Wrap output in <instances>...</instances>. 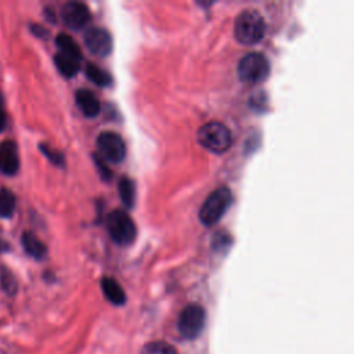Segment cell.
I'll use <instances>...</instances> for the list:
<instances>
[{
  "mask_svg": "<svg viewBox=\"0 0 354 354\" xmlns=\"http://www.w3.org/2000/svg\"><path fill=\"white\" fill-rule=\"evenodd\" d=\"M266 32V24L261 14L256 10H245L238 15L234 25V33L239 43L252 46L259 43Z\"/></svg>",
  "mask_w": 354,
  "mask_h": 354,
  "instance_id": "obj_1",
  "label": "cell"
},
{
  "mask_svg": "<svg viewBox=\"0 0 354 354\" xmlns=\"http://www.w3.org/2000/svg\"><path fill=\"white\" fill-rule=\"evenodd\" d=\"M232 202V194L227 187L214 189L199 209V220L203 225L212 227L225 214Z\"/></svg>",
  "mask_w": 354,
  "mask_h": 354,
  "instance_id": "obj_2",
  "label": "cell"
},
{
  "mask_svg": "<svg viewBox=\"0 0 354 354\" xmlns=\"http://www.w3.org/2000/svg\"><path fill=\"white\" fill-rule=\"evenodd\" d=\"M199 144L210 152L223 153L232 144V134L230 129L220 122H209L198 130Z\"/></svg>",
  "mask_w": 354,
  "mask_h": 354,
  "instance_id": "obj_3",
  "label": "cell"
},
{
  "mask_svg": "<svg viewBox=\"0 0 354 354\" xmlns=\"http://www.w3.org/2000/svg\"><path fill=\"white\" fill-rule=\"evenodd\" d=\"M106 230L111 239L122 246L130 245L137 235L133 218L124 210H112L106 217Z\"/></svg>",
  "mask_w": 354,
  "mask_h": 354,
  "instance_id": "obj_4",
  "label": "cell"
},
{
  "mask_svg": "<svg viewBox=\"0 0 354 354\" xmlns=\"http://www.w3.org/2000/svg\"><path fill=\"white\" fill-rule=\"evenodd\" d=\"M270 73V62L261 53H249L238 64V76L246 83H260Z\"/></svg>",
  "mask_w": 354,
  "mask_h": 354,
  "instance_id": "obj_5",
  "label": "cell"
},
{
  "mask_svg": "<svg viewBox=\"0 0 354 354\" xmlns=\"http://www.w3.org/2000/svg\"><path fill=\"white\" fill-rule=\"evenodd\" d=\"M206 314L202 306L188 304L178 317V330L187 339H195L203 329Z\"/></svg>",
  "mask_w": 354,
  "mask_h": 354,
  "instance_id": "obj_6",
  "label": "cell"
},
{
  "mask_svg": "<svg viewBox=\"0 0 354 354\" xmlns=\"http://www.w3.org/2000/svg\"><path fill=\"white\" fill-rule=\"evenodd\" d=\"M97 148L104 160L119 163L126 156V144L115 131H102L97 137Z\"/></svg>",
  "mask_w": 354,
  "mask_h": 354,
  "instance_id": "obj_7",
  "label": "cell"
},
{
  "mask_svg": "<svg viewBox=\"0 0 354 354\" xmlns=\"http://www.w3.org/2000/svg\"><path fill=\"white\" fill-rule=\"evenodd\" d=\"M84 46L91 54L98 57H106L113 48V40L106 29L94 26L86 30Z\"/></svg>",
  "mask_w": 354,
  "mask_h": 354,
  "instance_id": "obj_8",
  "label": "cell"
},
{
  "mask_svg": "<svg viewBox=\"0 0 354 354\" xmlns=\"http://www.w3.org/2000/svg\"><path fill=\"white\" fill-rule=\"evenodd\" d=\"M61 18L66 28H69L72 30H79L87 25V22L91 18V14L86 4L77 3V1H71L62 7Z\"/></svg>",
  "mask_w": 354,
  "mask_h": 354,
  "instance_id": "obj_9",
  "label": "cell"
},
{
  "mask_svg": "<svg viewBox=\"0 0 354 354\" xmlns=\"http://www.w3.org/2000/svg\"><path fill=\"white\" fill-rule=\"evenodd\" d=\"M19 170L18 147L12 140L0 144V171L6 176H14Z\"/></svg>",
  "mask_w": 354,
  "mask_h": 354,
  "instance_id": "obj_10",
  "label": "cell"
},
{
  "mask_svg": "<svg viewBox=\"0 0 354 354\" xmlns=\"http://www.w3.org/2000/svg\"><path fill=\"white\" fill-rule=\"evenodd\" d=\"M75 100L82 113L87 118H95L101 111V104L98 98L90 90H86V88L77 90L75 94Z\"/></svg>",
  "mask_w": 354,
  "mask_h": 354,
  "instance_id": "obj_11",
  "label": "cell"
},
{
  "mask_svg": "<svg viewBox=\"0 0 354 354\" xmlns=\"http://www.w3.org/2000/svg\"><path fill=\"white\" fill-rule=\"evenodd\" d=\"M22 248L25 253L36 260H41L47 254V246L32 232H24L22 235Z\"/></svg>",
  "mask_w": 354,
  "mask_h": 354,
  "instance_id": "obj_12",
  "label": "cell"
},
{
  "mask_svg": "<svg viewBox=\"0 0 354 354\" xmlns=\"http://www.w3.org/2000/svg\"><path fill=\"white\" fill-rule=\"evenodd\" d=\"M101 289L104 292V296L116 306H120L126 301V295L124 290L122 289V286L119 285L118 281H115L113 278L109 277H104L101 279Z\"/></svg>",
  "mask_w": 354,
  "mask_h": 354,
  "instance_id": "obj_13",
  "label": "cell"
},
{
  "mask_svg": "<svg viewBox=\"0 0 354 354\" xmlns=\"http://www.w3.org/2000/svg\"><path fill=\"white\" fill-rule=\"evenodd\" d=\"M55 43H57V47H58V53L61 54H65L68 57H72L77 61L82 62V50L79 47V44L66 33H59L55 39Z\"/></svg>",
  "mask_w": 354,
  "mask_h": 354,
  "instance_id": "obj_14",
  "label": "cell"
},
{
  "mask_svg": "<svg viewBox=\"0 0 354 354\" xmlns=\"http://www.w3.org/2000/svg\"><path fill=\"white\" fill-rule=\"evenodd\" d=\"M54 62L59 73H62L65 77H73L80 69V61L61 53L55 54Z\"/></svg>",
  "mask_w": 354,
  "mask_h": 354,
  "instance_id": "obj_15",
  "label": "cell"
},
{
  "mask_svg": "<svg viewBox=\"0 0 354 354\" xmlns=\"http://www.w3.org/2000/svg\"><path fill=\"white\" fill-rule=\"evenodd\" d=\"M84 72H86V76L88 77V80L100 87H108L112 84V76L106 71H104L102 68H100L98 65H95L93 62H87Z\"/></svg>",
  "mask_w": 354,
  "mask_h": 354,
  "instance_id": "obj_16",
  "label": "cell"
},
{
  "mask_svg": "<svg viewBox=\"0 0 354 354\" xmlns=\"http://www.w3.org/2000/svg\"><path fill=\"white\" fill-rule=\"evenodd\" d=\"M119 196L122 199V203L130 209L134 206L136 202V184L131 178L123 177L119 180Z\"/></svg>",
  "mask_w": 354,
  "mask_h": 354,
  "instance_id": "obj_17",
  "label": "cell"
},
{
  "mask_svg": "<svg viewBox=\"0 0 354 354\" xmlns=\"http://www.w3.org/2000/svg\"><path fill=\"white\" fill-rule=\"evenodd\" d=\"M15 195L7 189V188H1L0 189V218H8L14 214L15 210Z\"/></svg>",
  "mask_w": 354,
  "mask_h": 354,
  "instance_id": "obj_18",
  "label": "cell"
},
{
  "mask_svg": "<svg viewBox=\"0 0 354 354\" xmlns=\"http://www.w3.org/2000/svg\"><path fill=\"white\" fill-rule=\"evenodd\" d=\"M141 354H177V351L166 342H151L144 346Z\"/></svg>",
  "mask_w": 354,
  "mask_h": 354,
  "instance_id": "obj_19",
  "label": "cell"
},
{
  "mask_svg": "<svg viewBox=\"0 0 354 354\" xmlns=\"http://www.w3.org/2000/svg\"><path fill=\"white\" fill-rule=\"evenodd\" d=\"M40 151L43 152V155L54 165L59 166V167H64L65 165V159H64V155L59 152V151H55L54 148H51L50 145L47 144H40Z\"/></svg>",
  "mask_w": 354,
  "mask_h": 354,
  "instance_id": "obj_20",
  "label": "cell"
},
{
  "mask_svg": "<svg viewBox=\"0 0 354 354\" xmlns=\"http://www.w3.org/2000/svg\"><path fill=\"white\" fill-rule=\"evenodd\" d=\"M93 158H94V162H95V165H97V167H98V170H100L101 177H102L104 180H109V178H111V170H109V167L105 165V160H104L100 155H94Z\"/></svg>",
  "mask_w": 354,
  "mask_h": 354,
  "instance_id": "obj_21",
  "label": "cell"
},
{
  "mask_svg": "<svg viewBox=\"0 0 354 354\" xmlns=\"http://www.w3.org/2000/svg\"><path fill=\"white\" fill-rule=\"evenodd\" d=\"M30 29H32V32H33L36 36H39V37H46L47 33H48V32H47L44 28H41L40 25H32Z\"/></svg>",
  "mask_w": 354,
  "mask_h": 354,
  "instance_id": "obj_22",
  "label": "cell"
},
{
  "mask_svg": "<svg viewBox=\"0 0 354 354\" xmlns=\"http://www.w3.org/2000/svg\"><path fill=\"white\" fill-rule=\"evenodd\" d=\"M6 124H7V122H6V115H4V112L0 109V133L6 129Z\"/></svg>",
  "mask_w": 354,
  "mask_h": 354,
  "instance_id": "obj_23",
  "label": "cell"
},
{
  "mask_svg": "<svg viewBox=\"0 0 354 354\" xmlns=\"http://www.w3.org/2000/svg\"><path fill=\"white\" fill-rule=\"evenodd\" d=\"M3 105V95H1V93H0V106Z\"/></svg>",
  "mask_w": 354,
  "mask_h": 354,
  "instance_id": "obj_24",
  "label": "cell"
}]
</instances>
